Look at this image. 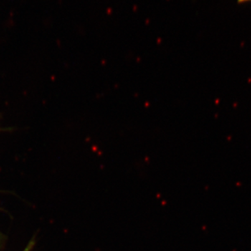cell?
Here are the masks:
<instances>
[{
  "label": "cell",
  "instance_id": "6da1fadb",
  "mask_svg": "<svg viewBox=\"0 0 251 251\" xmlns=\"http://www.w3.org/2000/svg\"><path fill=\"white\" fill-rule=\"evenodd\" d=\"M34 245H35V241L32 239V240H31L30 242H29L27 247H26L25 249L23 251H32L33 248L34 247Z\"/></svg>",
  "mask_w": 251,
  "mask_h": 251
},
{
  "label": "cell",
  "instance_id": "7a4b0ae2",
  "mask_svg": "<svg viewBox=\"0 0 251 251\" xmlns=\"http://www.w3.org/2000/svg\"><path fill=\"white\" fill-rule=\"evenodd\" d=\"M251 1V0H238L239 2H243V1Z\"/></svg>",
  "mask_w": 251,
  "mask_h": 251
}]
</instances>
